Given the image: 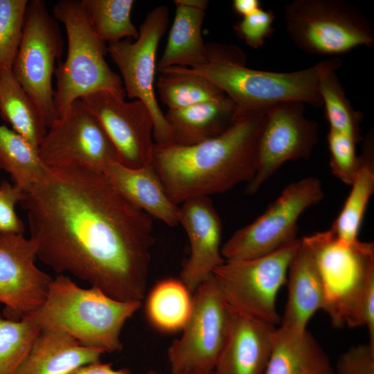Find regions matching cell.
Wrapping results in <instances>:
<instances>
[{"mask_svg": "<svg viewBox=\"0 0 374 374\" xmlns=\"http://www.w3.org/2000/svg\"><path fill=\"white\" fill-rule=\"evenodd\" d=\"M20 204L40 261L115 299L142 301L154 243L153 218L104 172L46 167Z\"/></svg>", "mask_w": 374, "mask_h": 374, "instance_id": "6da1fadb", "label": "cell"}, {"mask_svg": "<svg viewBox=\"0 0 374 374\" xmlns=\"http://www.w3.org/2000/svg\"><path fill=\"white\" fill-rule=\"evenodd\" d=\"M265 112L235 120L220 135L189 146L154 145L151 165L177 205L253 179Z\"/></svg>", "mask_w": 374, "mask_h": 374, "instance_id": "7a4b0ae2", "label": "cell"}, {"mask_svg": "<svg viewBox=\"0 0 374 374\" xmlns=\"http://www.w3.org/2000/svg\"><path fill=\"white\" fill-rule=\"evenodd\" d=\"M246 62L247 56L238 46L212 42L206 44L204 62L186 68L211 81L233 101V121L265 113L284 101L322 107L320 80L326 72L341 66V61L334 57L302 70L274 72L249 68Z\"/></svg>", "mask_w": 374, "mask_h": 374, "instance_id": "3957f363", "label": "cell"}, {"mask_svg": "<svg viewBox=\"0 0 374 374\" xmlns=\"http://www.w3.org/2000/svg\"><path fill=\"white\" fill-rule=\"evenodd\" d=\"M323 284L326 309L335 326H374V244L339 240L328 230L305 236Z\"/></svg>", "mask_w": 374, "mask_h": 374, "instance_id": "277c9868", "label": "cell"}, {"mask_svg": "<svg viewBox=\"0 0 374 374\" xmlns=\"http://www.w3.org/2000/svg\"><path fill=\"white\" fill-rule=\"evenodd\" d=\"M141 305L115 299L100 290L79 287L63 274L54 278L37 310L41 330H57L80 345L114 353L122 349L121 330Z\"/></svg>", "mask_w": 374, "mask_h": 374, "instance_id": "5b68a950", "label": "cell"}, {"mask_svg": "<svg viewBox=\"0 0 374 374\" xmlns=\"http://www.w3.org/2000/svg\"><path fill=\"white\" fill-rule=\"evenodd\" d=\"M53 16L65 28L67 53L55 69L54 103L57 118L77 100L107 91L125 97L120 75L108 65L107 43L94 32L80 1L62 0L54 5Z\"/></svg>", "mask_w": 374, "mask_h": 374, "instance_id": "8992f818", "label": "cell"}, {"mask_svg": "<svg viewBox=\"0 0 374 374\" xmlns=\"http://www.w3.org/2000/svg\"><path fill=\"white\" fill-rule=\"evenodd\" d=\"M289 37L310 54L335 56L359 46H374V31L367 19L343 0H294L285 6Z\"/></svg>", "mask_w": 374, "mask_h": 374, "instance_id": "52a82bcc", "label": "cell"}, {"mask_svg": "<svg viewBox=\"0 0 374 374\" xmlns=\"http://www.w3.org/2000/svg\"><path fill=\"white\" fill-rule=\"evenodd\" d=\"M301 239L258 258L225 261L216 268L213 277L229 307L239 314L274 326L280 323L276 301L286 283L290 263Z\"/></svg>", "mask_w": 374, "mask_h": 374, "instance_id": "ba28073f", "label": "cell"}, {"mask_svg": "<svg viewBox=\"0 0 374 374\" xmlns=\"http://www.w3.org/2000/svg\"><path fill=\"white\" fill-rule=\"evenodd\" d=\"M63 49L60 28L45 1H28L11 71L36 105L47 129L57 119L52 79L55 61L60 60Z\"/></svg>", "mask_w": 374, "mask_h": 374, "instance_id": "9c48e42d", "label": "cell"}, {"mask_svg": "<svg viewBox=\"0 0 374 374\" xmlns=\"http://www.w3.org/2000/svg\"><path fill=\"white\" fill-rule=\"evenodd\" d=\"M323 196L321 182L315 177L289 184L261 215L236 231L222 245L224 260L262 256L296 240L299 217Z\"/></svg>", "mask_w": 374, "mask_h": 374, "instance_id": "30bf717a", "label": "cell"}, {"mask_svg": "<svg viewBox=\"0 0 374 374\" xmlns=\"http://www.w3.org/2000/svg\"><path fill=\"white\" fill-rule=\"evenodd\" d=\"M232 310L213 277L193 293L190 316L168 350L170 374L213 371L226 340Z\"/></svg>", "mask_w": 374, "mask_h": 374, "instance_id": "8fae6325", "label": "cell"}, {"mask_svg": "<svg viewBox=\"0 0 374 374\" xmlns=\"http://www.w3.org/2000/svg\"><path fill=\"white\" fill-rule=\"evenodd\" d=\"M168 23V8L158 6L147 14L134 42L126 39L107 45V53L121 73L125 95L142 101L152 114L156 145L172 142L170 129L154 91L157 51Z\"/></svg>", "mask_w": 374, "mask_h": 374, "instance_id": "7c38bea8", "label": "cell"}, {"mask_svg": "<svg viewBox=\"0 0 374 374\" xmlns=\"http://www.w3.org/2000/svg\"><path fill=\"white\" fill-rule=\"evenodd\" d=\"M38 154L49 168L80 166L103 172L118 161L105 131L80 99L47 130Z\"/></svg>", "mask_w": 374, "mask_h": 374, "instance_id": "4fadbf2b", "label": "cell"}, {"mask_svg": "<svg viewBox=\"0 0 374 374\" xmlns=\"http://www.w3.org/2000/svg\"><path fill=\"white\" fill-rule=\"evenodd\" d=\"M318 142V123L304 114V103H278L265 111L260 134L257 168L245 193L255 194L285 163L308 159Z\"/></svg>", "mask_w": 374, "mask_h": 374, "instance_id": "5bb4252c", "label": "cell"}, {"mask_svg": "<svg viewBox=\"0 0 374 374\" xmlns=\"http://www.w3.org/2000/svg\"><path fill=\"white\" fill-rule=\"evenodd\" d=\"M98 119L112 141L122 165L138 168L151 163L155 145L154 122L147 106L139 100L100 91L80 99Z\"/></svg>", "mask_w": 374, "mask_h": 374, "instance_id": "9a60e30c", "label": "cell"}, {"mask_svg": "<svg viewBox=\"0 0 374 374\" xmlns=\"http://www.w3.org/2000/svg\"><path fill=\"white\" fill-rule=\"evenodd\" d=\"M37 248L23 233H0V303L2 316L19 321L45 301L52 277L35 265Z\"/></svg>", "mask_w": 374, "mask_h": 374, "instance_id": "2e32d148", "label": "cell"}, {"mask_svg": "<svg viewBox=\"0 0 374 374\" xmlns=\"http://www.w3.org/2000/svg\"><path fill=\"white\" fill-rule=\"evenodd\" d=\"M179 206V224L190 243V254L183 262L180 280L193 294L225 262L221 253L222 224L209 197L192 198Z\"/></svg>", "mask_w": 374, "mask_h": 374, "instance_id": "e0dca14e", "label": "cell"}, {"mask_svg": "<svg viewBox=\"0 0 374 374\" xmlns=\"http://www.w3.org/2000/svg\"><path fill=\"white\" fill-rule=\"evenodd\" d=\"M276 328L273 324L232 310L229 334L215 374H263Z\"/></svg>", "mask_w": 374, "mask_h": 374, "instance_id": "ac0fdd59", "label": "cell"}, {"mask_svg": "<svg viewBox=\"0 0 374 374\" xmlns=\"http://www.w3.org/2000/svg\"><path fill=\"white\" fill-rule=\"evenodd\" d=\"M286 283L287 297L280 324L303 332L307 330L308 323L316 312L326 311V300L315 260L301 239L290 263Z\"/></svg>", "mask_w": 374, "mask_h": 374, "instance_id": "d6986e66", "label": "cell"}, {"mask_svg": "<svg viewBox=\"0 0 374 374\" xmlns=\"http://www.w3.org/2000/svg\"><path fill=\"white\" fill-rule=\"evenodd\" d=\"M103 172L128 201L153 219L169 226L179 224L180 206L170 198L151 163L131 168L115 161Z\"/></svg>", "mask_w": 374, "mask_h": 374, "instance_id": "ffe728a7", "label": "cell"}, {"mask_svg": "<svg viewBox=\"0 0 374 374\" xmlns=\"http://www.w3.org/2000/svg\"><path fill=\"white\" fill-rule=\"evenodd\" d=\"M175 13L163 53L157 64L159 72L177 66L193 69L203 64L206 44L202 27L209 1L175 0Z\"/></svg>", "mask_w": 374, "mask_h": 374, "instance_id": "44dd1931", "label": "cell"}, {"mask_svg": "<svg viewBox=\"0 0 374 374\" xmlns=\"http://www.w3.org/2000/svg\"><path fill=\"white\" fill-rule=\"evenodd\" d=\"M105 353L85 347L57 330H41L15 374H68L83 365L100 361Z\"/></svg>", "mask_w": 374, "mask_h": 374, "instance_id": "7402d4cb", "label": "cell"}, {"mask_svg": "<svg viewBox=\"0 0 374 374\" xmlns=\"http://www.w3.org/2000/svg\"><path fill=\"white\" fill-rule=\"evenodd\" d=\"M263 374H335L314 337L305 330L276 327Z\"/></svg>", "mask_w": 374, "mask_h": 374, "instance_id": "603a6c76", "label": "cell"}, {"mask_svg": "<svg viewBox=\"0 0 374 374\" xmlns=\"http://www.w3.org/2000/svg\"><path fill=\"white\" fill-rule=\"evenodd\" d=\"M235 107L226 96L164 114L170 129V144L189 146L214 138L232 123Z\"/></svg>", "mask_w": 374, "mask_h": 374, "instance_id": "cb8c5ba5", "label": "cell"}, {"mask_svg": "<svg viewBox=\"0 0 374 374\" xmlns=\"http://www.w3.org/2000/svg\"><path fill=\"white\" fill-rule=\"evenodd\" d=\"M373 135L364 141L362 162L350 194L330 231L340 241L352 243L357 235L367 204L374 192Z\"/></svg>", "mask_w": 374, "mask_h": 374, "instance_id": "d4e9b609", "label": "cell"}, {"mask_svg": "<svg viewBox=\"0 0 374 374\" xmlns=\"http://www.w3.org/2000/svg\"><path fill=\"white\" fill-rule=\"evenodd\" d=\"M0 114L12 130L38 151L48 129L36 105L11 71L0 73Z\"/></svg>", "mask_w": 374, "mask_h": 374, "instance_id": "484cf974", "label": "cell"}, {"mask_svg": "<svg viewBox=\"0 0 374 374\" xmlns=\"http://www.w3.org/2000/svg\"><path fill=\"white\" fill-rule=\"evenodd\" d=\"M160 72L155 85L162 103L168 109H179L226 96L211 81L173 66Z\"/></svg>", "mask_w": 374, "mask_h": 374, "instance_id": "4316f807", "label": "cell"}, {"mask_svg": "<svg viewBox=\"0 0 374 374\" xmlns=\"http://www.w3.org/2000/svg\"><path fill=\"white\" fill-rule=\"evenodd\" d=\"M193 294L179 279L159 282L146 301V314L150 322L165 332L181 330L192 311Z\"/></svg>", "mask_w": 374, "mask_h": 374, "instance_id": "83f0119b", "label": "cell"}, {"mask_svg": "<svg viewBox=\"0 0 374 374\" xmlns=\"http://www.w3.org/2000/svg\"><path fill=\"white\" fill-rule=\"evenodd\" d=\"M46 169L35 148L14 130L0 125V170L10 174L15 185L26 190Z\"/></svg>", "mask_w": 374, "mask_h": 374, "instance_id": "f1b7e54d", "label": "cell"}, {"mask_svg": "<svg viewBox=\"0 0 374 374\" xmlns=\"http://www.w3.org/2000/svg\"><path fill=\"white\" fill-rule=\"evenodd\" d=\"M80 3L94 32L105 42L139 37V29L131 20L134 1L81 0Z\"/></svg>", "mask_w": 374, "mask_h": 374, "instance_id": "f546056e", "label": "cell"}, {"mask_svg": "<svg viewBox=\"0 0 374 374\" xmlns=\"http://www.w3.org/2000/svg\"><path fill=\"white\" fill-rule=\"evenodd\" d=\"M319 94L330 128L345 134L356 143L362 141L360 124L363 115L352 106L336 71L322 75Z\"/></svg>", "mask_w": 374, "mask_h": 374, "instance_id": "4dcf8cb0", "label": "cell"}, {"mask_svg": "<svg viewBox=\"0 0 374 374\" xmlns=\"http://www.w3.org/2000/svg\"><path fill=\"white\" fill-rule=\"evenodd\" d=\"M40 332L37 311L19 321L0 315V374H15Z\"/></svg>", "mask_w": 374, "mask_h": 374, "instance_id": "1f68e13d", "label": "cell"}, {"mask_svg": "<svg viewBox=\"0 0 374 374\" xmlns=\"http://www.w3.org/2000/svg\"><path fill=\"white\" fill-rule=\"evenodd\" d=\"M28 3V0H0V73L12 71Z\"/></svg>", "mask_w": 374, "mask_h": 374, "instance_id": "d6a6232c", "label": "cell"}, {"mask_svg": "<svg viewBox=\"0 0 374 374\" xmlns=\"http://www.w3.org/2000/svg\"><path fill=\"white\" fill-rule=\"evenodd\" d=\"M327 142L332 173L343 183L351 185L362 162L361 156L356 154V143L332 128L328 132Z\"/></svg>", "mask_w": 374, "mask_h": 374, "instance_id": "836d02e7", "label": "cell"}, {"mask_svg": "<svg viewBox=\"0 0 374 374\" xmlns=\"http://www.w3.org/2000/svg\"><path fill=\"white\" fill-rule=\"evenodd\" d=\"M274 18L272 10L261 8L252 15L242 17L233 28L238 38L250 48L257 49L272 35Z\"/></svg>", "mask_w": 374, "mask_h": 374, "instance_id": "e575fe53", "label": "cell"}, {"mask_svg": "<svg viewBox=\"0 0 374 374\" xmlns=\"http://www.w3.org/2000/svg\"><path fill=\"white\" fill-rule=\"evenodd\" d=\"M24 190L7 181L0 186V233L20 234L24 231V224L15 211L20 203Z\"/></svg>", "mask_w": 374, "mask_h": 374, "instance_id": "d590c367", "label": "cell"}, {"mask_svg": "<svg viewBox=\"0 0 374 374\" xmlns=\"http://www.w3.org/2000/svg\"><path fill=\"white\" fill-rule=\"evenodd\" d=\"M338 374H374V348L368 344L350 348L339 357Z\"/></svg>", "mask_w": 374, "mask_h": 374, "instance_id": "8d00e7d4", "label": "cell"}, {"mask_svg": "<svg viewBox=\"0 0 374 374\" xmlns=\"http://www.w3.org/2000/svg\"><path fill=\"white\" fill-rule=\"evenodd\" d=\"M68 374H131V372L127 368L114 369L111 364L101 363L98 361L80 366ZM145 374L159 373L150 371Z\"/></svg>", "mask_w": 374, "mask_h": 374, "instance_id": "74e56055", "label": "cell"}, {"mask_svg": "<svg viewBox=\"0 0 374 374\" xmlns=\"http://www.w3.org/2000/svg\"><path fill=\"white\" fill-rule=\"evenodd\" d=\"M232 7L234 12L242 17L249 16L261 8L258 0H234Z\"/></svg>", "mask_w": 374, "mask_h": 374, "instance_id": "f35d334b", "label": "cell"}, {"mask_svg": "<svg viewBox=\"0 0 374 374\" xmlns=\"http://www.w3.org/2000/svg\"><path fill=\"white\" fill-rule=\"evenodd\" d=\"M190 374H215L214 371H195Z\"/></svg>", "mask_w": 374, "mask_h": 374, "instance_id": "ab89813d", "label": "cell"}, {"mask_svg": "<svg viewBox=\"0 0 374 374\" xmlns=\"http://www.w3.org/2000/svg\"><path fill=\"white\" fill-rule=\"evenodd\" d=\"M181 374H190V373H181Z\"/></svg>", "mask_w": 374, "mask_h": 374, "instance_id": "60d3db41", "label": "cell"}]
</instances>
